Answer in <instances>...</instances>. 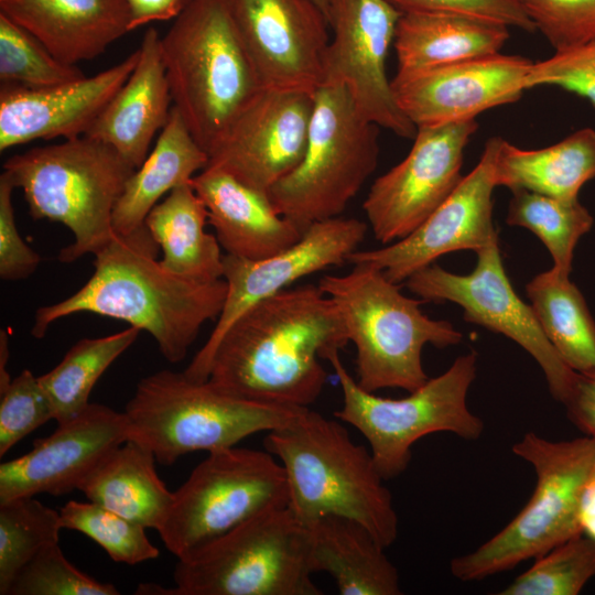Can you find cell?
<instances>
[{
	"instance_id": "1",
	"label": "cell",
	"mask_w": 595,
	"mask_h": 595,
	"mask_svg": "<svg viewBox=\"0 0 595 595\" xmlns=\"http://www.w3.org/2000/svg\"><path fill=\"white\" fill-rule=\"evenodd\" d=\"M349 343L321 288H288L245 311L214 351L208 380L251 401L309 408L327 381L321 360Z\"/></svg>"
},
{
	"instance_id": "2",
	"label": "cell",
	"mask_w": 595,
	"mask_h": 595,
	"mask_svg": "<svg viewBox=\"0 0 595 595\" xmlns=\"http://www.w3.org/2000/svg\"><path fill=\"white\" fill-rule=\"evenodd\" d=\"M158 248L144 225L128 235L115 232L94 255L95 271L77 292L37 309L31 334L42 338L53 322L89 312L148 332L167 361L183 360L202 326L219 316L227 284L167 272Z\"/></svg>"
},
{
	"instance_id": "3",
	"label": "cell",
	"mask_w": 595,
	"mask_h": 595,
	"mask_svg": "<svg viewBox=\"0 0 595 595\" xmlns=\"http://www.w3.org/2000/svg\"><path fill=\"white\" fill-rule=\"evenodd\" d=\"M263 445L282 465L288 507L306 527L334 515L358 521L386 549L397 540L398 516L385 478L370 450L354 442L340 420L305 408L268 432Z\"/></svg>"
},
{
	"instance_id": "4",
	"label": "cell",
	"mask_w": 595,
	"mask_h": 595,
	"mask_svg": "<svg viewBox=\"0 0 595 595\" xmlns=\"http://www.w3.org/2000/svg\"><path fill=\"white\" fill-rule=\"evenodd\" d=\"M160 43L173 107L209 156L264 89L228 0H191Z\"/></svg>"
},
{
	"instance_id": "5",
	"label": "cell",
	"mask_w": 595,
	"mask_h": 595,
	"mask_svg": "<svg viewBox=\"0 0 595 595\" xmlns=\"http://www.w3.org/2000/svg\"><path fill=\"white\" fill-rule=\"evenodd\" d=\"M318 286L340 312L348 340L356 348L355 379L369 392L416 390L429 379L422 365L423 347L443 348L463 338L450 322L425 315L420 309L424 300L403 295L372 264L355 263L346 274H326Z\"/></svg>"
},
{
	"instance_id": "6",
	"label": "cell",
	"mask_w": 595,
	"mask_h": 595,
	"mask_svg": "<svg viewBox=\"0 0 595 595\" xmlns=\"http://www.w3.org/2000/svg\"><path fill=\"white\" fill-rule=\"evenodd\" d=\"M3 170L23 191L33 219L71 229L74 242L57 257L71 263L111 240L116 204L136 169L109 144L80 136L13 155Z\"/></svg>"
},
{
	"instance_id": "7",
	"label": "cell",
	"mask_w": 595,
	"mask_h": 595,
	"mask_svg": "<svg viewBox=\"0 0 595 595\" xmlns=\"http://www.w3.org/2000/svg\"><path fill=\"white\" fill-rule=\"evenodd\" d=\"M303 409L242 399L209 380L160 370L138 382L123 412L128 440L171 465L185 454L236 446L249 435L283 428Z\"/></svg>"
},
{
	"instance_id": "8",
	"label": "cell",
	"mask_w": 595,
	"mask_h": 595,
	"mask_svg": "<svg viewBox=\"0 0 595 595\" xmlns=\"http://www.w3.org/2000/svg\"><path fill=\"white\" fill-rule=\"evenodd\" d=\"M511 451L532 466L534 490L498 533L451 561L452 575L462 582L511 570L583 533L580 507L584 487L595 472V439L585 435L550 441L527 432Z\"/></svg>"
},
{
	"instance_id": "9",
	"label": "cell",
	"mask_w": 595,
	"mask_h": 595,
	"mask_svg": "<svg viewBox=\"0 0 595 595\" xmlns=\"http://www.w3.org/2000/svg\"><path fill=\"white\" fill-rule=\"evenodd\" d=\"M314 573L311 528L286 505L177 560L164 595H321Z\"/></svg>"
},
{
	"instance_id": "10",
	"label": "cell",
	"mask_w": 595,
	"mask_h": 595,
	"mask_svg": "<svg viewBox=\"0 0 595 595\" xmlns=\"http://www.w3.org/2000/svg\"><path fill=\"white\" fill-rule=\"evenodd\" d=\"M338 379L342 408L335 416L357 429L369 444L381 476L392 479L408 467L412 446L425 435L450 432L476 441L484 422L467 405V393L477 374V354L457 357L440 376L409 396L390 399L363 389L344 366L339 351L326 357Z\"/></svg>"
},
{
	"instance_id": "11",
	"label": "cell",
	"mask_w": 595,
	"mask_h": 595,
	"mask_svg": "<svg viewBox=\"0 0 595 595\" xmlns=\"http://www.w3.org/2000/svg\"><path fill=\"white\" fill-rule=\"evenodd\" d=\"M378 136L344 87L321 86L304 156L268 192L275 209L303 230L340 216L377 167Z\"/></svg>"
},
{
	"instance_id": "12",
	"label": "cell",
	"mask_w": 595,
	"mask_h": 595,
	"mask_svg": "<svg viewBox=\"0 0 595 595\" xmlns=\"http://www.w3.org/2000/svg\"><path fill=\"white\" fill-rule=\"evenodd\" d=\"M288 498L284 469L268 451H213L173 491L158 532L182 560L250 518L286 506Z\"/></svg>"
},
{
	"instance_id": "13",
	"label": "cell",
	"mask_w": 595,
	"mask_h": 595,
	"mask_svg": "<svg viewBox=\"0 0 595 595\" xmlns=\"http://www.w3.org/2000/svg\"><path fill=\"white\" fill-rule=\"evenodd\" d=\"M468 274H455L432 263L405 280L424 301H450L464 310V320L505 335L520 345L542 369L552 397L564 401L576 371L559 356L544 335L531 305L515 292L498 241L477 251Z\"/></svg>"
},
{
	"instance_id": "14",
	"label": "cell",
	"mask_w": 595,
	"mask_h": 595,
	"mask_svg": "<svg viewBox=\"0 0 595 595\" xmlns=\"http://www.w3.org/2000/svg\"><path fill=\"white\" fill-rule=\"evenodd\" d=\"M387 0H334L322 86H342L366 120L401 138L416 128L399 108L387 57L401 17Z\"/></svg>"
},
{
	"instance_id": "15",
	"label": "cell",
	"mask_w": 595,
	"mask_h": 595,
	"mask_svg": "<svg viewBox=\"0 0 595 595\" xmlns=\"http://www.w3.org/2000/svg\"><path fill=\"white\" fill-rule=\"evenodd\" d=\"M366 232V223L337 216L311 224L298 242L273 256L249 260L225 255V303L209 337L183 371L185 376L199 382L208 380L218 342L245 311L306 275L344 264Z\"/></svg>"
},
{
	"instance_id": "16",
	"label": "cell",
	"mask_w": 595,
	"mask_h": 595,
	"mask_svg": "<svg viewBox=\"0 0 595 595\" xmlns=\"http://www.w3.org/2000/svg\"><path fill=\"white\" fill-rule=\"evenodd\" d=\"M476 120L420 127L408 155L375 180L363 208L375 238L400 240L421 225L455 190L464 150Z\"/></svg>"
},
{
	"instance_id": "17",
	"label": "cell",
	"mask_w": 595,
	"mask_h": 595,
	"mask_svg": "<svg viewBox=\"0 0 595 595\" xmlns=\"http://www.w3.org/2000/svg\"><path fill=\"white\" fill-rule=\"evenodd\" d=\"M500 139H488L476 166L411 234L378 249L356 250L347 262L372 264L398 284L443 255L457 250L477 252L497 242L493 194L497 187L495 169Z\"/></svg>"
},
{
	"instance_id": "18",
	"label": "cell",
	"mask_w": 595,
	"mask_h": 595,
	"mask_svg": "<svg viewBox=\"0 0 595 595\" xmlns=\"http://www.w3.org/2000/svg\"><path fill=\"white\" fill-rule=\"evenodd\" d=\"M266 89L315 94L328 45L327 19L313 0H228Z\"/></svg>"
},
{
	"instance_id": "19",
	"label": "cell",
	"mask_w": 595,
	"mask_h": 595,
	"mask_svg": "<svg viewBox=\"0 0 595 595\" xmlns=\"http://www.w3.org/2000/svg\"><path fill=\"white\" fill-rule=\"evenodd\" d=\"M533 62L497 53L391 79L399 108L415 126L475 120L490 109L518 100L528 89Z\"/></svg>"
},
{
	"instance_id": "20",
	"label": "cell",
	"mask_w": 595,
	"mask_h": 595,
	"mask_svg": "<svg viewBox=\"0 0 595 595\" xmlns=\"http://www.w3.org/2000/svg\"><path fill=\"white\" fill-rule=\"evenodd\" d=\"M314 95L264 88L209 155L207 165L223 167L244 183L269 192L304 156Z\"/></svg>"
},
{
	"instance_id": "21",
	"label": "cell",
	"mask_w": 595,
	"mask_h": 595,
	"mask_svg": "<svg viewBox=\"0 0 595 595\" xmlns=\"http://www.w3.org/2000/svg\"><path fill=\"white\" fill-rule=\"evenodd\" d=\"M128 439L125 412L89 402L76 416L57 424L51 435L35 440L30 452L0 465V502L39 494L63 496L78 489Z\"/></svg>"
},
{
	"instance_id": "22",
	"label": "cell",
	"mask_w": 595,
	"mask_h": 595,
	"mask_svg": "<svg viewBox=\"0 0 595 595\" xmlns=\"http://www.w3.org/2000/svg\"><path fill=\"white\" fill-rule=\"evenodd\" d=\"M138 60L139 48L96 75L51 87L1 84L0 151L39 139L85 136Z\"/></svg>"
},
{
	"instance_id": "23",
	"label": "cell",
	"mask_w": 595,
	"mask_h": 595,
	"mask_svg": "<svg viewBox=\"0 0 595 595\" xmlns=\"http://www.w3.org/2000/svg\"><path fill=\"white\" fill-rule=\"evenodd\" d=\"M190 184L204 202L208 223L226 255L260 260L285 250L304 230L281 215L268 192L216 165H206Z\"/></svg>"
},
{
	"instance_id": "24",
	"label": "cell",
	"mask_w": 595,
	"mask_h": 595,
	"mask_svg": "<svg viewBox=\"0 0 595 595\" xmlns=\"http://www.w3.org/2000/svg\"><path fill=\"white\" fill-rule=\"evenodd\" d=\"M160 41L155 29L147 30L134 69L85 134L112 147L134 169L147 159L155 133L163 129L171 111Z\"/></svg>"
},
{
	"instance_id": "25",
	"label": "cell",
	"mask_w": 595,
	"mask_h": 595,
	"mask_svg": "<svg viewBox=\"0 0 595 595\" xmlns=\"http://www.w3.org/2000/svg\"><path fill=\"white\" fill-rule=\"evenodd\" d=\"M0 8L69 65L97 57L129 32L126 0H7Z\"/></svg>"
},
{
	"instance_id": "26",
	"label": "cell",
	"mask_w": 595,
	"mask_h": 595,
	"mask_svg": "<svg viewBox=\"0 0 595 595\" xmlns=\"http://www.w3.org/2000/svg\"><path fill=\"white\" fill-rule=\"evenodd\" d=\"M508 26L447 13L401 14L393 41L404 75L500 53Z\"/></svg>"
},
{
	"instance_id": "27",
	"label": "cell",
	"mask_w": 595,
	"mask_h": 595,
	"mask_svg": "<svg viewBox=\"0 0 595 595\" xmlns=\"http://www.w3.org/2000/svg\"><path fill=\"white\" fill-rule=\"evenodd\" d=\"M314 572H326L342 595H399V573L361 523L325 516L311 527Z\"/></svg>"
},
{
	"instance_id": "28",
	"label": "cell",
	"mask_w": 595,
	"mask_h": 595,
	"mask_svg": "<svg viewBox=\"0 0 595 595\" xmlns=\"http://www.w3.org/2000/svg\"><path fill=\"white\" fill-rule=\"evenodd\" d=\"M207 152L197 143L181 115L172 106L154 149L128 178L113 215L117 235H128L144 225L159 199L190 183L208 164Z\"/></svg>"
},
{
	"instance_id": "29",
	"label": "cell",
	"mask_w": 595,
	"mask_h": 595,
	"mask_svg": "<svg viewBox=\"0 0 595 595\" xmlns=\"http://www.w3.org/2000/svg\"><path fill=\"white\" fill-rule=\"evenodd\" d=\"M153 453L128 440L111 451L80 483L78 490L144 528L158 530L172 504L155 469Z\"/></svg>"
},
{
	"instance_id": "30",
	"label": "cell",
	"mask_w": 595,
	"mask_h": 595,
	"mask_svg": "<svg viewBox=\"0 0 595 595\" xmlns=\"http://www.w3.org/2000/svg\"><path fill=\"white\" fill-rule=\"evenodd\" d=\"M208 213L190 183L173 188L148 214L144 226L162 249V267L196 280L223 279V257L216 236L205 231Z\"/></svg>"
},
{
	"instance_id": "31",
	"label": "cell",
	"mask_w": 595,
	"mask_h": 595,
	"mask_svg": "<svg viewBox=\"0 0 595 595\" xmlns=\"http://www.w3.org/2000/svg\"><path fill=\"white\" fill-rule=\"evenodd\" d=\"M495 177L497 186L576 199L582 186L595 178V129L583 128L547 148L526 150L500 139Z\"/></svg>"
},
{
	"instance_id": "32",
	"label": "cell",
	"mask_w": 595,
	"mask_h": 595,
	"mask_svg": "<svg viewBox=\"0 0 595 595\" xmlns=\"http://www.w3.org/2000/svg\"><path fill=\"white\" fill-rule=\"evenodd\" d=\"M534 315L562 360L580 374L595 372V321L578 288L553 267L527 285Z\"/></svg>"
},
{
	"instance_id": "33",
	"label": "cell",
	"mask_w": 595,
	"mask_h": 595,
	"mask_svg": "<svg viewBox=\"0 0 595 595\" xmlns=\"http://www.w3.org/2000/svg\"><path fill=\"white\" fill-rule=\"evenodd\" d=\"M140 332L129 326L104 337L83 338L53 369L39 377L57 424L73 419L88 405L97 380L136 342Z\"/></svg>"
},
{
	"instance_id": "34",
	"label": "cell",
	"mask_w": 595,
	"mask_h": 595,
	"mask_svg": "<svg viewBox=\"0 0 595 595\" xmlns=\"http://www.w3.org/2000/svg\"><path fill=\"white\" fill-rule=\"evenodd\" d=\"M506 221L532 231L547 247L553 268L570 274L574 249L594 219L578 198L565 199L528 190H515Z\"/></svg>"
},
{
	"instance_id": "35",
	"label": "cell",
	"mask_w": 595,
	"mask_h": 595,
	"mask_svg": "<svg viewBox=\"0 0 595 595\" xmlns=\"http://www.w3.org/2000/svg\"><path fill=\"white\" fill-rule=\"evenodd\" d=\"M60 511L34 497L0 502V594L44 547L58 542Z\"/></svg>"
},
{
	"instance_id": "36",
	"label": "cell",
	"mask_w": 595,
	"mask_h": 595,
	"mask_svg": "<svg viewBox=\"0 0 595 595\" xmlns=\"http://www.w3.org/2000/svg\"><path fill=\"white\" fill-rule=\"evenodd\" d=\"M595 576V539L581 533L536 558L500 595H576Z\"/></svg>"
},
{
	"instance_id": "37",
	"label": "cell",
	"mask_w": 595,
	"mask_h": 595,
	"mask_svg": "<svg viewBox=\"0 0 595 595\" xmlns=\"http://www.w3.org/2000/svg\"><path fill=\"white\" fill-rule=\"evenodd\" d=\"M58 511L63 529L87 536L115 562L134 565L160 554L148 539L147 528L99 504L69 500Z\"/></svg>"
},
{
	"instance_id": "38",
	"label": "cell",
	"mask_w": 595,
	"mask_h": 595,
	"mask_svg": "<svg viewBox=\"0 0 595 595\" xmlns=\"http://www.w3.org/2000/svg\"><path fill=\"white\" fill-rule=\"evenodd\" d=\"M57 60L34 35L0 12L1 84L43 88L85 77Z\"/></svg>"
},
{
	"instance_id": "39",
	"label": "cell",
	"mask_w": 595,
	"mask_h": 595,
	"mask_svg": "<svg viewBox=\"0 0 595 595\" xmlns=\"http://www.w3.org/2000/svg\"><path fill=\"white\" fill-rule=\"evenodd\" d=\"M111 583H104L75 567L58 542L44 547L18 573L7 595H118Z\"/></svg>"
},
{
	"instance_id": "40",
	"label": "cell",
	"mask_w": 595,
	"mask_h": 595,
	"mask_svg": "<svg viewBox=\"0 0 595 595\" xmlns=\"http://www.w3.org/2000/svg\"><path fill=\"white\" fill-rule=\"evenodd\" d=\"M52 419V404L39 377L22 370L0 392V456Z\"/></svg>"
},
{
	"instance_id": "41",
	"label": "cell",
	"mask_w": 595,
	"mask_h": 595,
	"mask_svg": "<svg viewBox=\"0 0 595 595\" xmlns=\"http://www.w3.org/2000/svg\"><path fill=\"white\" fill-rule=\"evenodd\" d=\"M519 1L555 53L595 41V0Z\"/></svg>"
},
{
	"instance_id": "42",
	"label": "cell",
	"mask_w": 595,
	"mask_h": 595,
	"mask_svg": "<svg viewBox=\"0 0 595 595\" xmlns=\"http://www.w3.org/2000/svg\"><path fill=\"white\" fill-rule=\"evenodd\" d=\"M403 13H447L537 31L519 0H387Z\"/></svg>"
},
{
	"instance_id": "43",
	"label": "cell",
	"mask_w": 595,
	"mask_h": 595,
	"mask_svg": "<svg viewBox=\"0 0 595 595\" xmlns=\"http://www.w3.org/2000/svg\"><path fill=\"white\" fill-rule=\"evenodd\" d=\"M15 188L7 173L0 175V278L18 281L29 278L41 263V256L20 236L12 194Z\"/></svg>"
},
{
	"instance_id": "44",
	"label": "cell",
	"mask_w": 595,
	"mask_h": 595,
	"mask_svg": "<svg viewBox=\"0 0 595 595\" xmlns=\"http://www.w3.org/2000/svg\"><path fill=\"white\" fill-rule=\"evenodd\" d=\"M552 85L588 99L595 106V65L562 63L552 57L533 63L527 78L528 89Z\"/></svg>"
},
{
	"instance_id": "45",
	"label": "cell",
	"mask_w": 595,
	"mask_h": 595,
	"mask_svg": "<svg viewBox=\"0 0 595 595\" xmlns=\"http://www.w3.org/2000/svg\"><path fill=\"white\" fill-rule=\"evenodd\" d=\"M562 403L570 421L586 436L595 439V372H576Z\"/></svg>"
},
{
	"instance_id": "46",
	"label": "cell",
	"mask_w": 595,
	"mask_h": 595,
	"mask_svg": "<svg viewBox=\"0 0 595 595\" xmlns=\"http://www.w3.org/2000/svg\"><path fill=\"white\" fill-rule=\"evenodd\" d=\"M191 0H126L129 31L152 21L177 18Z\"/></svg>"
},
{
	"instance_id": "47",
	"label": "cell",
	"mask_w": 595,
	"mask_h": 595,
	"mask_svg": "<svg viewBox=\"0 0 595 595\" xmlns=\"http://www.w3.org/2000/svg\"><path fill=\"white\" fill-rule=\"evenodd\" d=\"M580 523L582 532L595 539V472L587 480L582 494Z\"/></svg>"
},
{
	"instance_id": "48",
	"label": "cell",
	"mask_w": 595,
	"mask_h": 595,
	"mask_svg": "<svg viewBox=\"0 0 595 595\" xmlns=\"http://www.w3.org/2000/svg\"><path fill=\"white\" fill-rule=\"evenodd\" d=\"M552 58L562 63H585L595 65V41L571 51L555 53Z\"/></svg>"
},
{
	"instance_id": "49",
	"label": "cell",
	"mask_w": 595,
	"mask_h": 595,
	"mask_svg": "<svg viewBox=\"0 0 595 595\" xmlns=\"http://www.w3.org/2000/svg\"><path fill=\"white\" fill-rule=\"evenodd\" d=\"M8 342V333L2 329L0 332V392L4 391V389L12 380L7 370V363L9 357Z\"/></svg>"
},
{
	"instance_id": "50",
	"label": "cell",
	"mask_w": 595,
	"mask_h": 595,
	"mask_svg": "<svg viewBox=\"0 0 595 595\" xmlns=\"http://www.w3.org/2000/svg\"><path fill=\"white\" fill-rule=\"evenodd\" d=\"M313 1L321 9V11L324 13V15L327 19V22L329 24V18H331V12H332V9H333L334 0H313Z\"/></svg>"
},
{
	"instance_id": "51",
	"label": "cell",
	"mask_w": 595,
	"mask_h": 595,
	"mask_svg": "<svg viewBox=\"0 0 595 595\" xmlns=\"http://www.w3.org/2000/svg\"><path fill=\"white\" fill-rule=\"evenodd\" d=\"M3 1H7V0H0V2H3Z\"/></svg>"
}]
</instances>
